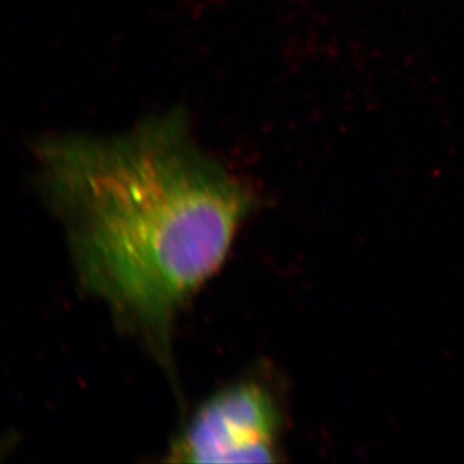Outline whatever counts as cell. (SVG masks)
Instances as JSON below:
<instances>
[{
  "label": "cell",
  "mask_w": 464,
  "mask_h": 464,
  "mask_svg": "<svg viewBox=\"0 0 464 464\" xmlns=\"http://www.w3.org/2000/svg\"><path fill=\"white\" fill-rule=\"evenodd\" d=\"M34 154L82 286L173 374L177 317L224 265L248 186L197 145L181 111L116 136L45 137Z\"/></svg>",
  "instance_id": "6da1fadb"
},
{
  "label": "cell",
  "mask_w": 464,
  "mask_h": 464,
  "mask_svg": "<svg viewBox=\"0 0 464 464\" xmlns=\"http://www.w3.org/2000/svg\"><path fill=\"white\" fill-rule=\"evenodd\" d=\"M280 424L279 405L264 384L234 382L198 406L168 454L179 463L275 462Z\"/></svg>",
  "instance_id": "7a4b0ae2"
}]
</instances>
